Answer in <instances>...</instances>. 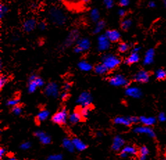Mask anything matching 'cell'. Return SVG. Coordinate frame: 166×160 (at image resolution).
<instances>
[{"label":"cell","instance_id":"1","mask_svg":"<svg viewBox=\"0 0 166 160\" xmlns=\"http://www.w3.org/2000/svg\"><path fill=\"white\" fill-rule=\"evenodd\" d=\"M49 19L54 24L62 25L66 21V16L59 8L52 7L49 12Z\"/></svg>","mask_w":166,"mask_h":160},{"label":"cell","instance_id":"2","mask_svg":"<svg viewBox=\"0 0 166 160\" xmlns=\"http://www.w3.org/2000/svg\"><path fill=\"white\" fill-rule=\"evenodd\" d=\"M102 63L108 69L112 70L116 68L121 63V59L114 54H106L102 57Z\"/></svg>","mask_w":166,"mask_h":160},{"label":"cell","instance_id":"3","mask_svg":"<svg viewBox=\"0 0 166 160\" xmlns=\"http://www.w3.org/2000/svg\"><path fill=\"white\" fill-rule=\"evenodd\" d=\"M139 122V118L136 116H117L115 118L114 123L116 125L129 126L132 123H137Z\"/></svg>","mask_w":166,"mask_h":160},{"label":"cell","instance_id":"4","mask_svg":"<svg viewBox=\"0 0 166 160\" xmlns=\"http://www.w3.org/2000/svg\"><path fill=\"white\" fill-rule=\"evenodd\" d=\"M109 83L110 85L114 87H122V86L129 85V81L122 74H116L109 79Z\"/></svg>","mask_w":166,"mask_h":160},{"label":"cell","instance_id":"5","mask_svg":"<svg viewBox=\"0 0 166 160\" xmlns=\"http://www.w3.org/2000/svg\"><path fill=\"white\" fill-rule=\"evenodd\" d=\"M68 114L65 109H62L58 112L54 116H52V121L54 123L59 124V125H63L66 123L67 120H68Z\"/></svg>","mask_w":166,"mask_h":160},{"label":"cell","instance_id":"6","mask_svg":"<svg viewBox=\"0 0 166 160\" xmlns=\"http://www.w3.org/2000/svg\"><path fill=\"white\" fill-rule=\"evenodd\" d=\"M90 47V41L88 38L83 37L78 40L76 47H74V52L77 53H82L88 50Z\"/></svg>","mask_w":166,"mask_h":160},{"label":"cell","instance_id":"7","mask_svg":"<svg viewBox=\"0 0 166 160\" xmlns=\"http://www.w3.org/2000/svg\"><path fill=\"white\" fill-rule=\"evenodd\" d=\"M45 94L49 97L57 98L59 95V86L54 82L48 83L45 88Z\"/></svg>","mask_w":166,"mask_h":160},{"label":"cell","instance_id":"8","mask_svg":"<svg viewBox=\"0 0 166 160\" xmlns=\"http://www.w3.org/2000/svg\"><path fill=\"white\" fill-rule=\"evenodd\" d=\"M92 101V95L90 92L84 91L77 98V103L81 107H90Z\"/></svg>","mask_w":166,"mask_h":160},{"label":"cell","instance_id":"9","mask_svg":"<svg viewBox=\"0 0 166 160\" xmlns=\"http://www.w3.org/2000/svg\"><path fill=\"white\" fill-rule=\"evenodd\" d=\"M110 42L105 34L100 35L97 38V49L100 52H104L109 49Z\"/></svg>","mask_w":166,"mask_h":160},{"label":"cell","instance_id":"10","mask_svg":"<svg viewBox=\"0 0 166 160\" xmlns=\"http://www.w3.org/2000/svg\"><path fill=\"white\" fill-rule=\"evenodd\" d=\"M150 73L146 70L141 69L135 73L133 79L136 83H146L150 80Z\"/></svg>","mask_w":166,"mask_h":160},{"label":"cell","instance_id":"11","mask_svg":"<svg viewBox=\"0 0 166 160\" xmlns=\"http://www.w3.org/2000/svg\"><path fill=\"white\" fill-rule=\"evenodd\" d=\"M134 132L136 134H146V135L149 136L152 138H154L156 137V134L154 131L151 127L141 126H137L134 129Z\"/></svg>","mask_w":166,"mask_h":160},{"label":"cell","instance_id":"12","mask_svg":"<svg viewBox=\"0 0 166 160\" xmlns=\"http://www.w3.org/2000/svg\"><path fill=\"white\" fill-rule=\"evenodd\" d=\"M125 94L133 98H140L142 97L143 92L139 87L132 86L126 88Z\"/></svg>","mask_w":166,"mask_h":160},{"label":"cell","instance_id":"13","mask_svg":"<svg viewBox=\"0 0 166 160\" xmlns=\"http://www.w3.org/2000/svg\"><path fill=\"white\" fill-rule=\"evenodd\" d=\"M79 31L77 30H73L70 33L69 35L65 39L63 43V46L65 47H69L71 46L73 43L76 42L77 40H79Z\"/></svg>","mask_w":166,"mask_h":160},{"label":"cell","instance_id":"14","mask_svg":"<svg viewBox=\"0 0 166 160\" xmlns=\"http://www.w3.org/2000/svg\"><path fill=\"white\" fill-rule=\"evenodd\" d=\"M125 146V140L122 137L117 135L113 139L112 149L115 151H119Z\"/></svg>","mask_w":166,"mask_h":160},{"label":"cell","instance_id":"15","mask_svg":"<svg viewBox=\"0 0 166 160\" xmlns=\"http://www.w3.org/2000/svg\"><path fill=\"white\" fill-rule=\"evenodd\" d=\"M105 35H106L110 42H116L119 41L120 37H121L120 33L117 30H108L106 32Z\"/></svg>","mask_w":166,"mask_h":160},{"label":"cell","instance_id":"16","mask_svg":"<svg viewBox=\"0 0 166 160\" xmlns=\"http://www.w3.org/2000/svg\"><path fill=\"white\" fill-rule=\"evenodd\" d=\"M35 136L39 139L40 141L42 144L47 145L51 143V137L48 134H47L45 133L41 130H38L35 133Z\"/></svg>","mask_w":166,"mask_h":160},{"label":"cell","instance_id":"17","mask_svg":"<svg viewBox=\"0 0 166 160\" xmlns=\"http://www.w3.org/2000/svg\"><path fill=\"white\" fill-rule=\"evenodd\" d=\"M37 25L36 20L34 18H30L27 20L23 24V29L26 32H31L35 29Z\"/></svg>","mask_w":166,"mask_h":160},{"label":"cell","instance_id":"18","mask_svg":"<svg viewBox=\"0 0 166 160\" xmlns=\"http://www.w3.org/2000/svg\"><path fill=\"white\" fill-rule=\"evenodd\" d=\"M139 122H140L143 126L151 127L156 123L157 119L154 116H141L139 117Z\"/></svg>","mask_w":166,"mask_h":160},{"label":"cell","instance_id":"19","mask_svg":"<svg viewBox=\"0 0 166 160\" xmlns=\"http://www.w3.org/2000/svg\"><path fill=\"white\" fill-rule=\"evenodd\" d=\"M155 52L154 49H150L145 53L144 59H143V64L144 65H150L154 61Z\"/></svg>","mask_w":166,"mask_h":160},{"label":"cell","instance_id":"20","mask_svg":"<svg viewBox=\"0 0 166 160\" xmlns=\"http://www.w3.org/2000/svg\"><path fill=\"white\" fill-rule=\"evenodd\" d=\"M37 75L32 74L29 78V84H28V91L29 93H34L36 91V89L38 87V86L36 78H37Z\"/></svg>","mask_w":166,"mask_h":160},{"label":"cell","instance_id":"21","mask_svg":"<svg viewBox=\"0 0 166 160\" xmlns=\"http://www.w3.org/2000/svg\"><path fill=\"white\" fill-rule=\"evenodd\" d=\"M140 60L139 53L132 52V53L128 56L125 61V62L127 65H132L138 62Z\"/></svg>","mask_w":166,"mask_h":160},{"label":"cell","instance_id":"22","mask_svg":"<svg viewBox=\"0 0 166 160\" xmlns=\"http://www.w3.org/2000/svg\"><path fill=\"white\" fill-rule=\"evenodd\" d=\"M74 148L79 151H84L87 148L86 144L79 138H74L72 139Z\"/></svg>","mask_w":166,"mask_h":160},{"label":"cell","instance_id":"23","mask_svg":"<svg viewBox=\"0 0 166 160\" xmlns=\"http://www.w3.org/2000/svg\"><path fill=\"white\" fill-rule=\"evenodd\" d=\"M82 116L81 114L79 112V111L77 112H74L70 114L68 116V121L70 123L72 124H75L79 123V121H81L82 119Z\"/></svg>","mask_w":166,"mask_h":160},{"label":"cell","instance_id":"24","mask_svg":"<svg viewBox=\"0 0 166 160\" xmlns=\"http://www.w3.org/2000/svg\"><path fill=\"white\" fill-rule=\"evenodd\" d=\"M78 67L82 72H90L92 69V65L85 60H81L78 63Z\"/></svg>","mask_w":166,"mask_h":160},{"label":"cell","instance_id":"25","mask_svg":"<svg viewBox=\"0 0 166 160\" xmlns=\"http://www.w3.org/2000/svg\"><path fill=\"white\" fill-rule=\"evenodd\" d=\"M63 146L64 147L65 149H66L67 151H68L69 152H73L74 151V144H73L72 140L71 139H70L68 138H65L63 139V140L62 142Z\"/></svg>","mask_w":166,"mask_h":160},{"label":"cell","instance_id":"26","mask_svg":"<svg viewBox=\"0 0 166 160\" xmlns=\"http://www.w3.org/2000/svg\"><path fill=\"white\" fill-rule=\"evenodd\" d=\"M94 70L95 73L99 75H104L109 72V69H108L106 67L103 63L97 65L94 67Z\"/></svg>","mask_w":166,"mask_h":160},{"label":"cell","instance_id":"27","mask_svg":"<svg viewBox=\"0 0 166 160\" xmlns=\"http://www.w3.org/2000/svg\"><path fill=\"white\" fill-rule=\"evenodd\" d=\"M122 151L125 152V153L128 155H136L138 153V151L136 148L134 146H130V145L125 146L124 148H122Z\"/></svg>","mask_w":166,"mask_h":160},{"label":"cell","instance_id":"28","mask_svg":"<svg viewBox=\"0 0 166 160\" xmlns=\"http://www.w3.org/2000/svg\"><path fill=\"white\" fill-rule=\"evenodd\" d=\"M150 153L149 149L147 146H143L139 150V160H146Z\"/></svg>","mask_w":166,"mask_h":160},{"label":"cell","instance_id":"29","mask_svg":"<svg viewBox=\"0 0 166 160\" xmlns=\"http://www.w3.org/2000/svg\"><path fill=\"white\" fill-rule=\"evenodd\" d=\"M49 115V112L47 110H42L40 111L37 115V120L39 122H42L46 120Z\"/></svg>","mask_w":166,"mask_h":160},{"label":"cell","instance_id":"30","mask_svg":"<svg viewBox=\"0 0 166 160\" xmlns=\"http://www.w3.org/2000/svg\"><path fill=\"white\" fill-rule=\"evenodd\" d=\"M90 20H92V22H96V23L99 22V17H100L99 10H98L97 9H92L90 12Z\"/></svg>","mask_w":166,"mask_h":160},{"label":"cell","instance_id":"31","mask_svg":"<svg viewBox=\"0 0 166 160\" xmlns=\"http://www.w3.org/2000/svg\"><path fill=\"white\" fill-rule=\"evenodd\" d=\"M105 27V22L103 20H99V22H97L96 26H95L93 33L95 34H99L102 30L104 29V28Z\"/></svg>","mask_w":166,"mask_h":160},{"label":"cell","instance_id":"32","mask_svg":"<svg viewBox=\"0 0 166 160\" xmlns=\"http://www.w3.org/2000/svg\"><path fill=\"white\" fill-rule=\"evenodd\" d=\"M132 20L129 18H126L123 20L121 22V28L124 30H127L132 27Z\"/></svg>","mask_w":166,"mask_h":160},{"label":"cell","instance_id":"33","mask_svg":"<svg viewBox=\"0 0 166 160\" xmlns=\"http://www.w3.org/2000/svg\"><path fill=\"white\" fill-rule=\"evenodd\" d=\"M155 76L158 80H164L166 78V71L163 69H158L155 73Z\"/></svg>","mask_w":166,"mask_h":160},{"label":"cell","instance_id":"34","mask_svg":"<svg viewBox=\"0 0 166 160\" xmlns=\"http://www.w3.org/2000/svg\"><path fill=\"white\" fill-rule=\"evenodd\" d=\"M79 112L81 114L83 119L87 118L89 115L90 113V108L89 107H81V108L79 109Z\"/></svg>","mask_w":166,"mask_h":160},{"label":"cell","instance_id":"35","mask_svg":"<svg viewBox=\"0 0 166 160\" xmlns=\"http://www.w3.org/2000/svg\"><path fill=\"white\" fill-rule=\"evenodd\" d=\"M129 47L130 46L128 43L121 42L119 45H118V51H119L120 53H125L129 50Z\"/></svg>","mask_w":166,"mask_h":160},{"label":"cell","instance_id":"36","mask_svg":"<svg viewBox=\"0 0 166 160\" xmlns=\"http://www.w3.org/2000/svg\"><path fill=\"white\" fill-rule=\"evenodd\" d=\"M9 11L8 7L6 5L3 4H0V18L3 19V17L5 16V15Z\"/></svg>","mask_w":166,"mask_h":160},{"label":"cell","instance_id":"37","mask_svg":"<svg viewBox=\"0 0 166 160\" xmlns=\"http://www.w3.org/2000/svg\"><path fill=\"white\" fill-rule=\"evenodd\" d=\"M20 103V99L18 98H11L7 101L6 105L8 106H11V107H13L18 105V104Z\"/></svg>","mask_w":166,"mask_h":160},{"label":"cell","instance_id":"38","mask_svg":"<svg viewBox=\"0 0 166 160\" xmlns=\"http://www.w3.org/2000/svg\"><path fill=\"white\" fill-rule=\"evenodd\" d=\"M7 82H8V78L5 75H1L0 76V88H3Z\"/></svg>","mask_w":166,"mask_h":160},{"label":"cell","instance_id":"39","mask_svg":"<svg viewBox=\"0 0 166 160\" xmlns=\"http://www.w3.org/2000/svg\"><path fill=\"white\" fill-rule=\"evenodd\" d=\"M46 160H63V155L61 154H55L47 157Z\"/></svg>","mask_w":166,"mask_h":160},{"label":"cell","instance_id":"40","mask_svg":"<svg viewBox=\"0 0 166 160\" xmlns=\"http://www.w3.org/2000/svg\"><path fill=\"white\" fill-rule=\"evenodd\" d=\"M12 112L13 113L16 114V115H20V114L22 113V110L19 105H17V106L13 107V108H12Z\"/></svg>","mask_w":166,"mask_h":160},{"label":"cell","instance_id":"41","mask_svg":"<svg viewBox=\"0 0 166 160\" xmlns=\"http://www.w3.org/2000/svg\"><path fill=\"white\" fill-rule=\"evenodd\" d=\"M31 146V144L29 141H26V142H24V143H22L21 144L20 148L22 150H24V151H26V150L29 149Z\"/></svg>","mask_w":166,"mask_h":160},{"label":"cell","instance_id":"42","mask_svg":"<svg viewBox=\"0 0 166 160\" xmlns=\"http://www.w3.org/2000/svg\"><path fill=\"white\" fill-rule=\"evenodd\" d=\"M104 4L107 9H111L114 6V2L113 0H105V1H104Z\"/></svg>","mask_w":166,"mask_h":160},{"label":"cell","instance_id":"43","mask_svg":"<svg viewBox=\"0 0 166 160\" xmlns=\"http://www.w3.org/2000/svg\"><path fill=\"white\" fill-rule=\"evenodd\" d=\"M157 119L160 122H165L166 121V115L164 112H160L158 114Z\"/></svg>","mask_w":166,"mask_h":160},{"label":"cell","instance_id":"44","mask_svg":"<svg viewBox=\"0 0 166 160\" xmlns=\"http://www.w3.org/2000/svg\"><path fill=\"white\" fill-rule=\"evenodd\" d=\"M36 81L38 86V87H41L45 85L44 80H42L41 77H39V76H37V78H36Z\"/></svg>","mask_w":166,"mask_h":160},{"label":"cell","instance_id":"45","mask_svg":"<svg viewBox=\"0 0 166 160\" xmlns=\"http://www.w3.org/2000/svg\"><path fill=\"white\" fill-rule=\"evenodd\" d=\"M130 4V2L129 0H121V1L119 2V4L120 5V6L122 7H126L128 6Z\"/></svg>","mask_w":166,"mask_h":160},{"label":"cell","instance_id":"46","mask_svg":"<svg viewBox=\"0 0 166 160\" xmlns=\"http://www.w3.org/2000/svg\"><path fill=\"white\" fill-rule=\"evenodd\" d=\"M38 28H39L40 29L42 30H45V29H46L47 24H46V23H45V22H41L38 23Z\"/></svg>","mask_w":166,"mask_h":160},{"label":"cell","instance_id":"47","mask_svg":"<svg viewBox=\"0 0 166 160\" xmlns=\"http://www.w3.org/2000/svg\"><path fill=\"white\" fill-rule=\"evenodd\" d=\"M118 15H119V16L121 17L125 16L126 11H125V9H119V11H118Z\"/></svg>","mask_w":166,"mask_h":160},{"label":"cell","instance_id":"48","mask_svg":"<svg viewBox=\"0 0 166 160\" xmlns=\"http://www.w3.org/2000/svg\"><path fill=\"white\" fill-rule=\"evenodd\" d=\"M67 96H68V94L67 93V91H63V92L61 94V98L63 100L66 99L67 98Z\"/></svg>","mask_w":166,"mask_h":160},{"label":"cell","instance_id":"49","mask_svg":"<svg viewBox=\"0 0 166 160\" xmlns=\"http://www.w3.org/2000/svg\"><path fill=\"white\" fill-rule=\"evenodd\" d=\"M70 87H71V85H70V84L68 83H65V85H63V90H65V91L69 90L70 89Z\"/></svg>","mask_w":166,"mask_h":160},{"label":"cell","instance_id":"50","mask_svg":"<svg viewBox=\"0 0 166 160\" xmlns=\"http://www.w3.org/2000/svg\"><path fill=\"white\" fill-rule=\"evenodd\" d=\"M5 152H6V151H5V149L4 148H0V159L3 158Z\"/></svg>","mask_w":166,"mask_h":160},{"label":"cell","instance_id":"51","mask_svg":"<svg viewBox=\"0 0 166 160\" xmlns=\"http://www.w3.org/2000/svg\"><path fill=\"white\" fill-rule=\"evenodd\" d=\"M141 49V48L140 47H135L132 50V52H135V53H139V52Z\"/></svg>","mask_w":166,"mask_h":160},{"label":"cell","instance_id":"52","mask_svg":"<svg viewBox=\"0 0 166 160\" xmlns=\"http://www.w3.org/2000/svg\"><path fill=\"white\" fill-rule=\"evenodd\" d=\"M156 6V3L154 2H150L149 3H148V6H149L150 8H155Z\"/></svg>","mask_w":166,"mask_h":160},{"label":"cell","instance_id":"53","mask_svg":"<svg viewBox=\"0 0 166 160\" xmlns=\"http://www.w3.org/2000/svg\"><path fill=\"white\" fill-rule=\"evenodd\" d=\"M120 157H122V158H126V157H128V155H127L125 153V152H122V151H121V152H120Z\"/></svg>","mask_w":166,"mask_h":160},{"label":"cell","instance_id":"54","mask_svg":"<svg viewBox=\"0 0 166 160\" xmlns=\"http://www.w3.org/2000/svg\"><path fill=\"white\" fill-rule=\"evenodd\" d=\"M9 160H17L16 158H14V157H11V158H10Z\"/></svg>","mask_w":166,"mask_h":160},{"label":"cell","instance_id":"55","mask_svg":"<svg viewBox=\"0 0 166 160\" xmlns=\"http://www.w3.org/2000/svg\"><path fill=\"white\" fill-rule=\"evenodd\" d=\"M163 4H164V6L166 8V0H165V1H164V2H163Z\"/></svg>","mask_w":166,"mask_h":160},{"label":"cell","instance_id":"56","mask_svg":"<svg viewBox=\"0 0 166 160\" xmlns=\"http://www.w3.org/2000/svg\"><path fill=\"white\" fill-rule=\"evenodd\" d=\"M162 160H166V157H165V158H163Z\"/></svg>","mask_w":166,"mask_h":160}]
</instances>
